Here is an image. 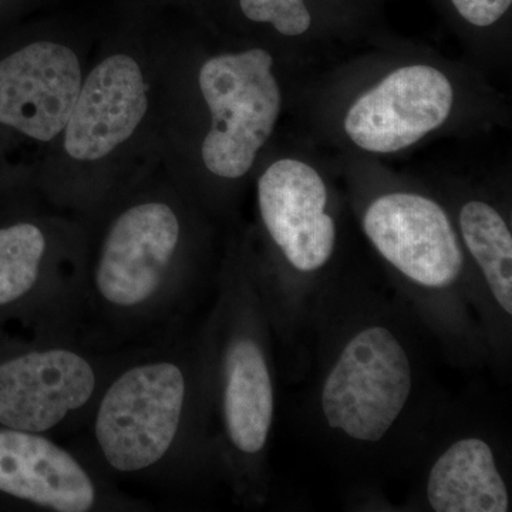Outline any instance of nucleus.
Wrapping results in <instances>:
<instances>
[{
  "instance_id": "0eeeda50",
  "label": "nucleus",
  "mask_w": 512,
  "mask_h": 512,
  "mask_svg": "<svg viewBox=\"0 0 512 512\" xmlns=\"http://www.w3.org/2000/svg\"><path fill=\"white\" fill-rule=\"evenodd\" d=\"M453 87L440 70L407 66L390 73L350 107L345 130L370 153H396L436 130L450 116Z\"/></svg>"
},
{
  "instance_id": "f8f14e48",
  "label": "nucleus",
  "mask_w": 512,
  "mask_h": 512,
  "mask_svg": "<svg viewBox=\"0 0 512 512\" xmlns=\"http://www.w3.org/2000/svg\"><path fill=\"white\" fill-rule=\"evenodd\" d=\"M221 407L229 444L255 456L265 447L274 419V389L261 346L234 336L222 353Z\"/></svg>"
},
{
  "instance_id": "9d476101",
  "label": "nucleus",
  "mask_w": 512,
  "mask_h": 512,
  "mask_svg": "<svg viewBox=\"0 0 512 512\" xmlns=\"http://www.w3.org/2000/svg\"><path fill=\"white\" fill-rule=\"evenodd\" d=\"M258 200L269 235L298 271H316L329 261L335 222L326 214L325 183L311 165L276 161L259 180Z\"/></svg>"
},
{
  "instance_id": "ddd939ff",
  "label": "nucleus",
  "mask_w": 512,
  "mask_h": 512,
  "mask_svg": "<svg viewBox=\"0 0 512 512\" xmlns=\"http://www.w3.org/2000/svg\"><path fill=\"white\" fill-rule=\"evenodd\" d=\"M427 498L437 512H507V487L493 450L480 439H464L448 448L431 468Z\"/></svg>"
},
{
  "instance_id": "4468645a",
  "label": "nucleus",
  "mask_w": 512,
  "mask_h": 512,
  "mask_svg": "<svg viewBox=\"0 0 512 512\" xmlns=\"http://www.w3.org/2000/svg\"><path fill=\"white\" fill-rule=\"evenodd\" d=\"M460 227L494 298L512 313V237L503 217L490 205L471 201L460 212Z\"/></svg>"
},
{
  "instance_id": "423d86ee",
  "label": "nucleus",
  "mask_w": 512,
  "mask_h": 512,
  "mask_svg": "<svg viewBox=\"0 0 512 512\" xmlns=\"http://www.w3.org/2000/svg\"><path fill=\"white\" fill-rule=\"evenodd\" d=\"M131 505L90 463L46 433L0 427V510L94 512Z\"/></svg>"
},
{
  "instance_id": "2eb2a0df",
  "label": "nucleus",
  "mask_w": 512,
  "mask_h": 512,
  "mask_svg": "<svg viewBox=\"0 0 512 512\" xmlns=\"http://www.w3.org/2000/svg\"><path fill=\"white\" fill-rule=\"evenodd\" d=\"M241 9L249 20L271 23L285 36L303 35L311 28V13L303 0H241Z\"/></svg>"
},
{
  "instance_id": "7ed1b4c3",
  "label": "nucleus",
  "mask_w": 512,
  "mask_h": 512,
  "mask_svg": "<svg viewBox=\"0 0 512 512\" xmlns=\"http://www.w3.org/2000/svg\"><path fill=\"white\" fill-rule=\"evenodd\" d=\"M127 355L0 329V427L49 434L87 419Z\"/></svg>"
},
{
  "instance_id": "1a4fd4ad",
  "label": "nucleus",
  "mask_w": 512,
  "mask_h": 512,
  "mask_svg": "<svg viewBox=\"0 0 512 512\" xmlns=\"http://www.w3.org/2000/svg\"><path fill=\"white\" fill-rule=\"evenodd\" d=\"M82 89L72 49L52 42L23 47L0 62V123L39 141L66 128Z\"/></svg>"
},
{
  "instance_id": "f03ea898",
  "label": "nucleus",
  "mask_w": 512,
  "mask_h": 512,
  "mask_svg": "<svg viewBox=\"0 0 512 512\" xmlns=\"http://www.w3.org/2000/svg\"><path fill=\"white\" fill-rule=\"evenodd\" d=\"M188 375L165 338L128 353L100 390L89 419L96 458L120 477L163 480L187 414Z\"/></svg>"
},
{
  "instance_id": "9b49d317",
  "label": "nucleus",
  "mask_w": 512,
  "mask_h": 512,
  "mask_svg": "<svg viewBox=\"0 0 512 512\" xmlns=\"http://www.w3.org/2000/svg\"><path fill=\"white\" fill-rule=\"evenodd\" d=\"M148 107L147 87L136 60H103L82 83L67 121L64 147L74 160L106 157L133 136Z\"/></svg>"
},
{
  "instance_id": "20e7f679",
  "label": "nucleus",
  "mask_w": 512,
  "mask_h": 512,
  "mask_svg": "<svg viewBox=\"0 0 512 512\" xmlns=\"http://www.w3.org/2000/svg\"><path fill=\"white\" fill-rule=\"evenodd\" d=\"M264 49L212 57L202 66L200 89L212 126L202 144L205 167L218 177H242L251 170L281 113V90Z\"/></svg>"
},
{
  "instance_id": "39448f33",
  "label": "nucleus",
  "mask_w": 512,
  "mask_h": 512,
  "mask_svg": "<svg viewBox=\"0 0 512 512\" xmlns=\"http://www.w3.org/2000/svg\"><path fill=\"white\" fill-rule=\"evenodd\" d=\"M412 384V367L399 340L373 326L343 349L323 386V413L332 429L375 443L403 412Z\"/></svg>"
},
{
  "instance_id": "dca6fc26",
  "label": "nucleus",
  "mask_w": 512,
  "mask_h": 512,
  "mask_svg": "<svg viewBox=\"0 0 512 512\" xmlns=\"http://www.w3.org/2000/svg\"><path fill=\"white\" fill-rule=\"evenodd\" d=\"M461 18L474 26L494 25L510 9L512 0H451Z\"/></svg>"
},
{
  "instance_id": "6e6552de",
  "label": "nucleus",
  "mask_w": 512,
  "mask_h": 512,
  "mask_svg": "<svg viewBox=\"0 0 512 512\" xmlns=\"http://www.w3.org/2000/svg\"><path fill=\"white\" fill-rule=\"evenodd\" d=\"M365 231L377 251L416 284L446 288L461 274L456 231L429 198L403 192L380 197L366 212Z\"/></svg>"
},
{
  "instance_id": "f257e3e1",
  "label": "nucleus",
  "mask_w": 512,
  "mask_h": 512,
  "mask_svg": "<svg viewBox=\"0 0 512 512\" xmlns=\"http://www.w3.org/2000/svg\"><path fill=\"white\" fill-rule=\"evenodd\" d=\"M180 242L181 222L165 202H141L117 215L80 278L74 340L127 353L165 338Z\"/></svg>"
}]
</instances>
